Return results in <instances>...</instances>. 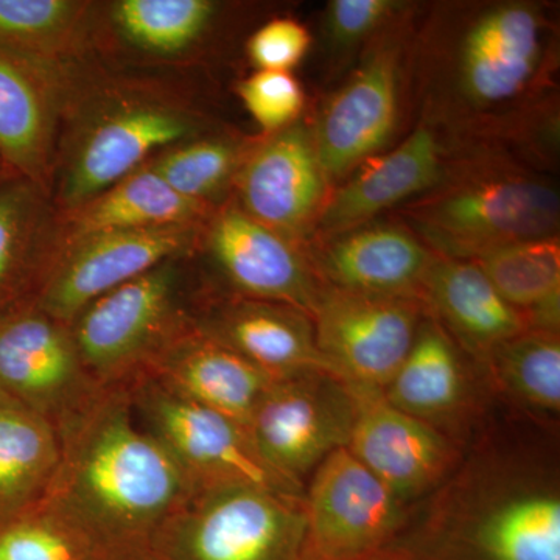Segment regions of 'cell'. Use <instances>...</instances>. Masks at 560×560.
Instances as JSON below:
<instances>
[{
    "label": "cell",
    "instance_id": "obj_31",
    "mask_svg": "<svg viewBox=\"0 0 560 560\" xmlns=\"http://www.w3.org/2000/svg\"><path fill=\"white\" fill-rule=\"evenodd\" d=\"M254 138L232 132H206L160 151L147 167L184 198L219 206L234 184Z\"/></svg>",
    "mask_w": 560,
    "mask_h": 560
},
{
    "label": "cell",
    "instance_id": "obj_14",
    "mask_svg": "<svg viewBox=\"0 0 560 560\" xmlns=\"http://www.w3.org/2000/svg\"><path fill=\"white\" fill-rule=\"evenodd\" d=\"M206 223L103 232L66 246L33 304L70 324L84 307L128 280L200 249Z\"/></svg>",
    "mask_w": 560,
    "mask_h": 560
},
{
    "label": "cell",
    "instance_id": "obj_7",
    "mask_svg": "<svg viewBox=\"0 0 560 560\" xmlns=\"http://www.w3.org/2000/svg\"><path fill=\"white\" fill-rule=\"evenodd\" d=\"M184 259H171L108 291L69 327L84 370L101 388H130L153 360L194 326Z\"/></svg>",
    "mask_w": 560,
    "mask_h": 560
},
{
    "label": "cell",
    "instance_id": "obj_26",
    "mask_svg": "<svg viewBox=\"0 0 560 560\" xmlns=\"http://www.w3.org/2000/svg\"><path fill=\"white\" fill-rule=\"evenodd\" d=\"M215 208L184 198L142 165L79 208L58 212V253L103 232L206 223Z\"/></svg>",
    "mask_w": 560,
    "mask_h": 560
},
{
    "label": "cell",
    "instance_id": "obj_21",
    "mask_svg": "<svg viewBox=\"0 0 560 560\" xmlns=\"http://www.w3.org/2000/svg\"><path fill=\"white\" fill-rule=\"evenodd\" d=\"M320 282L371 296L422 301L436 256L400 220H375L308 243Z\"/></svg>",
    "mask_w": 560,
    "mask_h": 560
},
{
    "label": "cell",
    "instance_id": "obj_19",
    "mask_svg": "<svg viewBox=\"0 0 560 560\" xmlns=\"http://www.w3.org/2000/svg\"><path fill=\"white\" fill-rule=\"evenodd\" d=\"M195 329L275 377L330 372L311 316L289 305L201 290L191 305ZM338 377V375H337Z\"/></svg>",
    "mask_w": 560,
    "mask_h": 560
},
{
    "label": "cell",
    "instance_id": "obj_39",
    "mask_svg": "<svg viewBox=\"0 0 560 560\" xmlns=\"http://www.w3.org/2000/svg\"><path fill=\"white\" fill-rule=\"evenodd\" d=\"M368 560H396L393 558V556H389V555H382V556H377V558H372V559H368Z\"/></svg>",
    "mask_w": 560,
    "mask_h": 560
},
{
    "label": "cell",
    "instance_id": "obj_4",
    "mask_svg": "<svg viewBox=\"0 0 560 560\" xmlns=\"http://www.w3.org/2000/svg\"><path fill=\"white\" fill-rule=\"evenodd\" d=\"M438 257L475 260L499 246L559 235L560 198L529 162L493 147H456L436 186L397 209Z\"/></svg>",
    "mask_w": 560,
    "mask_h": 560
},
{
    "label": "cell",
    "instance_id": "obj_25",
    "mask_svg": "<svg viewBox=\"0 0 560 560\" xmlns=\"http://www.w3.org/2000/svg\"><path fill=\"white\" fill-rule=\"evenodd\" d=\"M58 256V210L36 184H0V315L33 304Z\"/></svg>",
    "mask_w": 560,
    "mask_h": 560
},
{
    "label": "cell",
    "instance_id": "obj_10",
    "mask_svg": "<svg viewBox=\"0 0 560 560\" xmlns=\"http://www.w3.org/2000/svg\"><path fill=\"white\" fill-rule=\"evenodd\" d=\"M304 560H368L385 555L410 512L348 447L330 453L305 482Z\"/></svg>",
    "mask_w": 560,
    "mask_h": 560
},
{
    "label": "cell",
    "instance_id": "obj_1",
    "mask_svg": "<svg viewBox=\"0 0 560 560\" xmlns=\"http://www.w3.org/2000/svg\"><path fill=\"white\" fill-rule=\"evenodd\" d=\"M558 27L533 0H460L420 10L412 47V113L451 147L558 132Z\"/></svg>",
    "mask_w": 560,
    "mask_h": 560
},
{
    "label": "cell",
    "instance_id": "obj_28",
    "mask_svg": "<svg viewBox=\"0 0 560 560\" xmlns=\"http://www.w3.org/2000/svg\"><path fill=\"white\" fill-rule=\"evenodd\" d=\"M97 2L0 0V47L57 65H86Z\"/></svg>",
    "mask_w": 560,
    "mask_h": 560
},
{
    "label": "cell",
    "instance_id": "obj_20",
    "mask_svg": "<svg viewBox=\"0 0 560 560\" xmlns=\"http://www.w3.org/2000/svg\"><path fill=\"white\" fill-rule=\"evenodd\" d=\"M451 154L440 131L416 121L400 142L330 190L311 242L371 223L425 194L440 183Z\"/></svg>",
    "mask_w": 560,
    "mask_h": 560
},
{
    "label": "cell",
    "instance_id": "obj_6",
    "mask_svg": "<svg viewBox=\"0 0 560 560\" xmlns=\"http://www.w3.org/2000/svg\"><path fill=\"white\" fill-rule=\"evenodd\" d=\"M420 7L410 3L353 62L311 121L334 189L363 162L396 145L412 113V47Z\"/></svg>",
    "mask_w": 560,
    "mask_h": 560
},
{
    "label": "cell",
    "instance_id": "obj_23",
    "mask_svg": "<svg viewBox=\"0 0 560 560\" xmlns=\"http://www.w3.org/2000/svg\"><path fill=\"white\" fill-rule=\"evenodd\" d=\"M143 377L246 429L276 378L195 326L162 350Z\"/></svg>",
    "mask_w": 560,
    "mask_h": 560
},
{
    "label": "cell",
    "instance_id": "obj_13",
    "mask_svg": "<svg viewBox=\"0 0 560 560\" xmlns=\"http://www.w3.org/2000/svg\"><path fill=\"white\" fill-rule=\"evenodd\" d=\"M425 313L422 301L326 285L312 320L319 352L341 381L383 390L410 352Z\"/></svg>",
    "mask_w": 560,
    "mask_h": 560
},
{
    "label": "cell",
    "instance_id": "obj_36",
    "mask_svg": "<svg viewBox=\"0 0 560 560\" xmlns=\"http://www.w3.org/2000/svg\"><path fill=\"white\" fill-rule=\"evenodd\" d=\"M312 46V35L293 18H276L260 25L246 40V57L256 70L291 72Z\"/></svg>",
    "mask_w": 560,
    "mask_h": 560
},
{
    "label": "cell",
    "instance_id": "obj_29",
    "mask_svg": "<svg viewBox=\"0 0 560 560\" xmlns=\"http://www.w3.org/2000/svg\"><path fill=\"white\" fill-rule=\"evenodd\" d=\"M60 459L49 420L0 394V522L36 506Z\"/></svg>",
    "mask_w": 560,
    "mask_h": 560
},
{
    "label": "cell",
    "instance_id": "obj_37",
    "mask_svg": "<svg viewBox=\"0 0 560 560\" xmlns=\"http://www.w3.org/2000/svg\"><path fill=\"white\" fill-rule=\"evenodd\" d=\"M90 560H161L150 548L145 550L102 552L94 555Z\"/></svg>",
    "mask_w": 560,
    "mask_h": 560
},
{
    "label": "cell",
    "instance_id": "obj_18",
    "mask_svg": "<svg viewBox=\"0 0 560 560\" xmlns=\"http://www.w3.org/2000/svg\"><path fill=\"white\" fill-rule=\"evenodd\" d=\"M349 386L355 399L349 452L405 506L440 488L455 467L451 438L397 410L382 390Z\"/></svg>",
    "mask_w": 560,
    "mask_h": 560
},
{
    "label": "cell",
    "instance_id": "obj_15",
    "mask_svg": "<svg viewBox=\"0 0 560 560\" xmlns=\"http://www.w3.org/2000/svg\"><path fill=\"white\" fill-rule=\"evenodd\" d=\"M101 386L92 381L69 324L35 304L0 315V394L55 430L80 411Z\"/></svg>",
    "mask_w": 560,
    "mask_h": 560
},
{
    "label": "cell",
    "instance_id": "obj_9",
    "mask_svg": "<svg viewBox=\"0 0 560 560\" xmlns=\"http://www.w3.org/2000/svg\"><path fill=\"white\" fill-rule=\"evenodd\" d=\"M128 389L140 427L171 453L195 493L248 486L304 495V488L264 459L242 423L184 399L149 377L139 378Z\"/></svg>",
    "mask_w": 560,
    "mask_h": 560
},
{
    "label": "cell",
    "instance_id": "obj_8",
    "mask_svg": "<svg viewBox=\"0 0 560 560\" xmlns=\"http://www.w3.org/2000/svg\"><path fill=\"white\" fill-rule=\"evenodd\" d=\"M304 495L232 486L194 493L150 544L161 560H304Z\"/></svg>",
    "mask_w": 560,
    "mask_h": 560
},
{
    "label": "cell",
    "instance_id": "obj_35",
    "mask_svg": "<svg viewBox=\"0 0 560 560\" xmlns=\"http://www.w3.org/2000/svg\"><path fill=\"white\" fill-rule=\"evenodd\" d=\"M237 94L261 135L289 128L304 114V88L293 72L256 70L238 83Z\"/></svg>",
    "mask_w": 560,
    "mask_h": 560
},
{
    "label": "cell",
    "instance_id": "obj_5",
    "mask_svg": "<svg viewBox=\"0 0 560 560\" xmlns=\"http://www.w3.org/2000/svg\"><path fill=\"white\" fill-rule=\"evenodd\" d=\"M386 555L396 560H560L555 482L521 475L466 477L423 521L408 522Z\"/></svg>",
    "mask_w": 560,
    "mask_h": 560
},
{
    "label": "cell",
    "instance_id": "obj_11",
    "mask_svg": "<svg viewBox=\"0 0 560 560\" xmlns=\"http://www.w3.org/2000/svg\"><path fill=\"white\" fill-rule=\"evenodd\" d=\"M353 419L355 399L349 383L330 372H301L275 378L248 431L272 469L305 488L330 453L348 447Z\"/></svg>",
    "mask_w": 560,
    "mask_h": 560
},
{
    "label": "cell",
    "instance_id": "obj_27",
    "mask_svg": "<svg viewBox=\"0 0 560 560\" xmlns=\"http://www.w3.org/2000/svg\"><path fill=\"white\" fill-rule=\"evenodd\" d=\"M382 393L397 410L440 430L466 407L469 378L463 349L429 312L410 352Z\"/></svg>",
    "mask_w": 560,
    "mask_h": 560
},
{
    "label": "cell",
    "instance_id": "obj_32",
    "mask_svg": "<svg viewBox=\"0 0 560 560\" xmlns=\"http://www.w3.org/2000/svg\"><path fill=\"white\" fill-rule=\"evenodd\" d=\"M482 361L492 372L493 381L511 399L540 415H559V331H523L490 350Z\"/></svg>",
    "mask_w": 560,
    "mask_h": 560
},
{
    "label": "cell",
    "instance_id": "obj_22",
    "mask_svg": "<svg viewBox=\"0 0 560 560\" xmlns=\"http://www.w3.org/2000/svg\"><path fill=\"white\" fill-rule=\"evenodd\" d=\"M224 7L213 0L97 2L94 51L139 62H179L206 46Z\"/></svg>",
    "mask_w": 560,
    "mask_h": 560
},
{
    "label": "cell",
    "instance_id": "obj_38",
    "mask_svg": "<svg viewBox=\"0 0 560 560\" xmlns=\"http://www.w3.org/2000/svg\"><path fill=\"white\" fill-rule=\"evenodd\" d=\"M14 178V176L10 175V172L7 171L5 165H3L2 160H0V184L5 183L7 179Z\"/></svg>",
    "mask_w": 560,
    "mask_h": 560
},
{
    "label": "cell",
    "instance_id": "obj_3",
    "mask_svg": "<svg viewBox=\"0 0 560 560\" xmlns=\"http://www.w3.org/2000/svg\"><path fill=\"white\" fill-rule=\"evenodd\" d=\"M206 130L208 120L178 91L110 79L88 66L62 119L51 202L58 212L79 208L154 154Z\"/></svg>",
    "mask_w": 560,
    "mask_h": 560
},
{
    "label": "cell",
    "instance_id": "obj_30",
    "mask_svg": "<svg viewBox=\"0 0 560 560\" xmlns=\"http://www.w3.org/2000/svg\"><path fill=\"white\" fill-rule=\"evenodd\" d=\"M530 329L559 331L560 243L556 237L499 246L471 260Z\"/></svg>",
    "mask_w": 560,
    "mask_h": 560
},
{
    "label": "cell",
    "instance_id": "obj_2",
    "mask_svg": "<svg viewBox=\"0 0 560 560\" xmlns=\"http://www.w3.org/2000/svg\"><path fill=\"white\" fill-rule=\"evenodd\" d=\"M57 433L60 459L40 503L94 555L150 548L195 493L171 453L140 427L124 386L98 389Z\"/></svg>",
    "mask_w": 560,
    "mask_h": 560
},
{
    "label": "cell",
    "instance_id": "obj_24",
    "mask_svg": "<svg viewBox=\"0 0 560 560\" xmlns=\"http://www.w3.org/2000/svg\"><path fill=\"white\" fill-rule=\"evenodd\" d=\"M427 312L460 349L477 359L529 330L521 312L501 298L475 261L438 257L422 289Z\"/></svg>",
    "mask_w": 560,
    "mask_h": 560
},
{
    "label": "cell",
    "instance_id": "obj_33",
    "mask_svg": "<svg viewBox=\"0 0 560 560\" xmlns=\"http://www.w3.org/2000/svg\"><path fill=\"white\" fill-rule=\"evenodd\" d=\"M408 2L399 0H331L320 21L329 70L348 72L368 44L399 18Z\"/></svg>",
    "mask_w": 560,
    "mask_h": 560
},
{
    "label": "cell",
    "instance_id": "obj_34",
    "mask_svg": "<svg viewBox=\"0 0 560 560\" xmlns=\"http://www.w3.org/2000/svg\"><path fill=\"white\" fill-rule=\"evenodd\" d=\"M92 548L43 503L0 522V560H90Z\"/></svg>",
    "mask_w": 560,
    "mask_h": 560
},
{
    "label": "cell",
    "instance_id": "obj_16",
    "mask_svg": "<svg viewBox=\"0 0 560 560\" xmlns=\"http://www.w3.org/2000/svg\"><path fill=\"white\" fill-rule=\"evenodd\" d=\"M200 248L228 287L224 293L289 305L311 318L315 313L326 283L307 250L250 219L232 198L210 213Z\"/></svg>",
    "mask_w": 560,
    "mask_h": 560
},
{
    "label": "cell",
    "instance_id": "obj_17",
    "mask_svg": "<svg viewBox=\"0 0 560 560\" xmlns=\"http://www.w3.org/2000/svg\"><path fill=\"white\" fill-rule=\"evenodd\" d=\"M86 65H57L0 47V160L51 198L62 119Z\"/></svg>",
    "mask_w": 560,
    "mask_h": 560
},
{
    "label": "cell",
    "instance_id": "obj_12",
    "mask_svg": "<svg viewBox=\"0 0 560 560\" xmlns=\"http://www.w3.org/2000/svg\"><path fill=\"white\" fill-rule=\"evenodd\" d=\"M232 189L246 215L307 248L331 190L311 121L254 138Z\"/></svg>",
    "mask_w": 560,
    "mask_h": 560
}]
</instances>
